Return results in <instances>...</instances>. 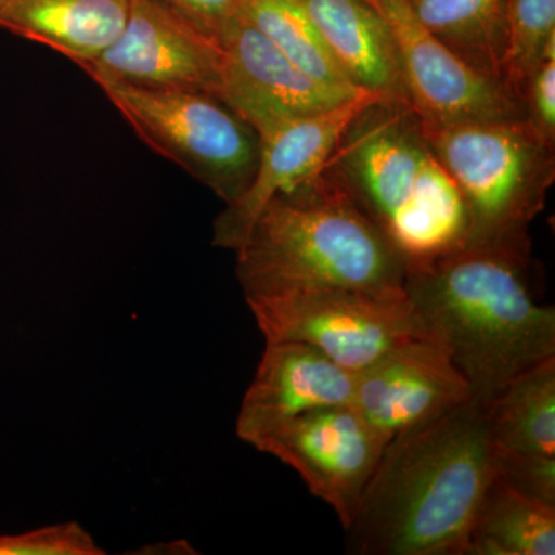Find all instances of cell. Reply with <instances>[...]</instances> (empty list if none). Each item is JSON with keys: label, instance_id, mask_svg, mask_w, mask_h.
I'll return each mask as SVG.
<instances>
[{"label": "cell", "instance_id": "cell-1", "mask_svg": "<svg viewBox=\"0 0 555 555\" xmlns=\"http://www.w3.org/2000/svg\"><path fill=\"white\" fill-rule=\"evenodd\" d=\"M496 476L486 404L470 400L386 444L352 524L350 555H465Z\"/></svg>", "mask_w": 555, "mask_h": 555}, {"label": "cell", "instance_id": "cell-21", "mask_svg": "<svg viewBox=\"0 0 555 555\" xmlns=\"http://www.w3.org/2000/svg\"><path fill=\"white\" fill-rule=\"evenodd\" d=\"M555 46V0H505L500 78L524 105L529 73Z\"/></svg>", "mask_w": 555, "mask_h": 555}, {"label": "cell", "instance_id": "cell-7", "mask_svg": "<svg viewBox=\"0 0 555 555\" xmlns=\"http://www.w3.org/2000/svg\"><path fill=\"white\" fill-rule=\"evenodd\" d=\"M246 301L266 341L305 343L353 372L400 343L429 334L406 294L327 287Z\"/></svg>", "mask_w": 555, "mask_h": 555}, {"label": "cell", "instance_id": "cell-20", "mask_svg": "<svg viewBox=\"0 0 555 555\" xmlns=\"http://www.w3.org/2000/svg\"><path fill=\"white\" fill-rule=\"evenodd\" d=\"M238 14L312 78L341 89L361 90L328 53L302 0H241Z\"/></svg>", "mask_w": 555, "mask_h": 555}, {"label": "cell", "instance_id": "cell-9", "mask_svg": "<svg viewBox=\"0 0 555 555\" xmlns=\"http://www.w3.org/2000/svg\"><path fill=\"white\" fill-rule=\"evenodd\" d=\"M396 39L409 107L425 126L525 116L505 83L470 67L422 24L409 0H367Z\"/></svg>", "mask_w": 555, "mask_h": 555}, {"label": "cell", "instance_id": "cell-3", "mask_svg": "<svg viewBox=\"0 0 555 555\" xmlns=\"http://www.w3.org/2000/svg\"><path fill=\"white\" fill-rule=\"evenodd\" d=\"M235 254L246 298L327 287L406 294V261L327 164L269 201Z\"/></svg>", "mask_w": 555, "mask_h": 555}, {"label": "cell", "instance_id": "cell-8", "mask_svg": "<svg viewBox=\"0 0 555 555\" xmlns=\"http://www.w3.org/2000/svg\"><path fill=\"white\" fill-rule=\"evenodd\" d=\"M222 50L164 0H131L129 21L112 47L83 67L94 82L201 91L219 96Z\"/></svg>", "mask_w": 555, "mask_h": 555}, {"label": "cell", "instance_id": "cell-10", "mask_svg": "<svg viewBox=\"0 0 555 555\" xmlns=\"http://www.w3.org/2000/svg\"><path fill=\"white\" fill-rule=\"evenodd\" d=\"M387 441L352 404L306 412L257 444L305 481L332 507L343 529L356 517Z\"/></svg>", "mask_w": 555, "mask_h": 555}, {"label": "cell", "instance_id": "cell-19", "mask_svg": "<svg viewBox=\"0 0 555 555\" xmlns=\"http://www.w3.org/2000/svg\"><path fill=\"white\" fill-rule=\"evenodd\" d=\"M416 20L470 67L500 78L505 0H409Z\"/></svg>", "mask_w": 555, "mask_h": 555}, {"label": "cell", "instance_id": "cell-23", "mask_svg": "<svg viewBox=\"0 0 555 555\" xmlns=\"http://www.w3.org/2000/svg\"><path fill=\"white\" fill-rule=\"evenodd\" d=\"M521 101L526 119L547 142L555 144V46L529 73Z\"/></svg>", "mask_w": 555, "mask_h": 555}, {"label": "cell", "instance_id": "cell-13", "mask_svg": "<svg viewBox=\"0 0 555 555\" xmlns=\"http://www.w3.org/2000/svg\"><path fill=\"white\" fill-rule=\"evenodd\" d=\"M473 400L465 375L433 335L387 350L356 372L352 406L387 443Z\"/></svg>", "mask_w": 555, "mask_h": 555}, {"label": "cell", "instance_id": "cell-17", "mask_svg": "<svg viewBox=\"0 0 555 555\" xmlns=\"http://www.w3.org/2000/svg\"><path fill=\"white\" fill-rule=\"evenodd\" d=\"M496 451L555 459V357L526 369L486 404Z\"/></svg>", "mask_w": 555, "mask_h": 555}, {"label": "cell", "instance_id": "cell-4", "mask_svg": "<svg viewBox=\"0 0 555 555\" xmlns=\"http://www.w3.org/2000/svg\"><path fill=\"white\" fill-rule=\"evenodd\" d=\"M327 167L408 270L465 246V203L406 102L382 100L364 109Z\"/></svg>", "mask_w": 555, "mask_h": 555}, {"label": "cell", "instance_id": "cell-16", "mask_svg": "<svg viewBox=\"0 0 555 555\" xmlns=\"http://www.w3.org/2000/svg\"><path fill=\"white\" fill-rule=\"evenodd\" d=\"M131 0H0V28L87 67L119 38Z\"/></svg>", "mask_w": 555, "mask_h": 555}, {"label": "cell", "instance_id": "cell-24", "mask_svg": "<svg viewBox=\"0 0 555 555\" xmlns=\"http://www.w3.org/2000/svg\"><path fill=\"white\" fill-rule=\"evenodd\" d=\"M496 477L526 495L555 505V459H528L496 451Z\"/></svg>", "mask_w": 555, "mask_h": 555}, {"label": "cell", "instance_id": "cell-6", "mask_svg": "<svg viewBox=\"0 0 555 555\" xmlns=\"http://www.w3.org/2000/svg\"><path fill=\"white\" fill-rule=\"evenodd\" d=\"M144 144L173 160L225 204L240 198L257 169V131L224 102L192 90L100 82Z\"/></svg>", "mask_w": 555, "mask_h": 555}, {"label": "cell", "instance_id": "cell-15", "mask_svg": "<svg viewBox=\"0 0 555 555\" xmlns=\"http://www.w3.org/2000/svg\"><path fill=\"white\" fill-rule=\"evenodd\" d=\"M324 46L357 89L406 102L392 30L367 0H302Z\"/></svg>", "mask_w": 555, "mask_h": 555}, {"label": "cell", "instance_id": "cell-22", "mask_svg": "<svg viewBox=\"0 0 555 555\" xmlns=\"http://www.w3.org/2000/svg\"><path fill=\"white\" fill-rule=\"evenodd\" d=\"M86 528L75 521L43 526L21 534L0 535V555H101Z\"/></svg>", "mask_w": 555, "mask_h": 555}, {"label": "cell", "instance_id": "cell-25", "mask_svg": "<svg viewBox=\"0 0 555 555\" xmlns=\"http://www.w3.org/2000/svg\"><path fill=\"white\" fill-rule=\"evenodd\" d=\"M179 13L217 36L225 22L238 14L241 0H164Z\"/></svg>", "mask_w": 555, "mask_h": 555}, {"label": "cell", "instance_id": "cell-12", "mask_svg": "<svg viewBox=\"0 0 555 555\" xmlns=\"http://www.w3.org/2000/svg\"><path fill=\"white\" fill-rule=\"evenodd\" d=\"M217 38L222 50L218 100L257 133L335 107L360 91L312 78L240 14L222 25Z\"/></svg>", "mask_w": 555, "mask_h": 555}, {"label": "cell", "instance_id": "cell-5", "mask_svg": "<svg viewBox=\"0 0 555 555\" xmlns=\"http://www.w3.org/2000/svg\"><path fill=\"white\" fill-rule=\"evenodd\" d=\"M465 203L466 244L531 248L529 228L555 179V144L526 116L425 126Z\"/></svg>", "mask_w": 555, "mask_h": 555}, {"label": "cell", "instance_id": "cell-11", "mask_svg": "<svg viewBox=\"0 0 555 555\" xmlns=\"http://www.w3.org/2000/svg\"><path fill=\"white\" fill-rule=\"evenodd\" d=\"M387 100L360 90L335 107L278 122L258 133L259 156L246 192L225 204L214 222V246L236 251L246 241L262 208L286 195L326 167L353 120L375 102Z\"/></svg>", "mask_w": 555, "mask_h": 555}, {"label": "cell", "instance_id": "cell-18", "mask_svg": "<svg viewBox=\"0 0 555 555\" xmlns=\"http://www.w3.org/2000/svg\"><path fill=\"white\" fill-rule=\"evenodd\" d=\"M554 554L555 505L495 476L474 517L465 555Z\"/></svg>", "mask_w": 555, "mask_h": 555}, {"label": "cell", "instance_id": "cell-2", "mask_svg": "<svg viewBox=\"0 0 555 555\" xmlns=\"http://www.w3.org/2000/svg\"><path fill=\"white\" fill-rule=\"evenodd\" d=\"M531 248L465 244L408 270L404 291L423 324L488 404L511 379L555 357V310L529 286Z\"/></svg>", "mask_w": 555, "mask_h": 555}, {"label": "cell", "instance_id": "cell-14", "mask_svg": "<svg viewBox=\"0 0 555 555\" xmlns=\"http://www.w3.org/2000/svg\"><path fill=\"white\" fill-rule=\"evenodd\" d=\"M353 389L356 372L339 366L315 347L266 341L241 403L236 436L255 448L278 427L306 412L352 404Z\"/></svg>", "mask_w": 555, "mask_h": 555}]
</instances>
